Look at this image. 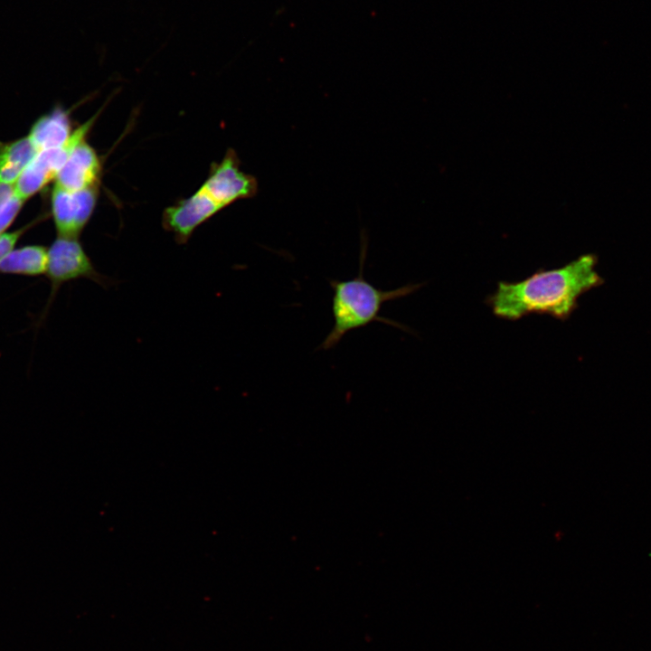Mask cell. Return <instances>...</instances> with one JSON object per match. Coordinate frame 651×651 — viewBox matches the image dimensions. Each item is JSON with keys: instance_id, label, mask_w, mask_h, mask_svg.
Listing matches in <instances>:
<instances>
[{"instance_id": "3", "label": "cell", "mask_w": 651, "mask_h": 651, "mask_svg": "<svg viewBox=\"0 0 651 651\" xmlns=\"http://www.w3.org/2000/svg\"><path fill=\"white\" fill-rule=\"evenodd\" d=\"M45 276L51 290L44 313H47L61 287L80 278L90 279L104 288L115 285V280L100 273L85 251L78 238L57 237L48 249Z\"/></svg>"}, {"instance_id": "2", "label": "cell", "mask_w": 651, "mask_h": 651, "mask_svg": "<svg viewBox=\"0 0 651 651\" xmlns=\"http://www.w3.org/2000/svg\"><path fill=\"white\" fill-rule=\"evenodd\" d=\"M365 245L361 252L358 275L347 280H330L333 290L331 331L318 346V350L335 348L349 332L367 326L373 322L384 323L402 330V325L380 316L384 303L392 301L418 290L421 284H408L392 290H382L372 285L363 277Z\"/></svg>"}, {"instance_id": "5", "label": "cell", "mask_w": 651, "mask_h": 651, "mask_svg": "<svg viewBox=\"0 0 651 651\" xmlns=\"http://www.w3.org/2000/svg\"><path fill=\"white\" fill-rule=\"evenodd\" d=\"M200 188L223 209L238 200L253 197L258 191V182L241 170L236 153L229 149L220 163L212 165Z\"/></svg>"}, {"instance_id": "10", "label": "cell", "mask_w": 651, "mask_h": 651, "mask_svg": "<svg viewBox=\"0 0 651 651\" xmlns=\"http://www.w3.org/2000/svg\"><path fill=\"white\" fill-rule=\"evenodd\" d=\"M48 249L42 245H26L13 249L0 260V273L38 277L45 275Z\"/></svg>"}, {"instance_id": "8", "label": "cell", "mask_w": 651, "mask_h": 651, "mask_svg": "<svg viewBox=\"0 0 651 651\" xmlns=\"http://www.w3.org/2000/svg\"><path fill=\"white\" fill-rule=\"evenodd\" d=\"M101 164L95 150L81 140L72 149L56 175L55 185L68 191L98 187Z\"/></svg>"}, {"instance_id": "11", "label": "cell", "mask_w": 651, "mask_h": 651, "mask_svg": "<svg viewBox=\"0 0 651 651\" xmlns=\"http://www.w3.org/2000/svg\"><path fill=\"white\" fill-rule=\"evenodd\" d=\"M39 151L28 137L0 146V182L14 184Z\"/></svg>"}, {"instance_id": "12", "label": "cell", "mask_w": 651, "mask_h": 651, "mask_svg": "<svg viewBox=\"0 0 651 651\" xmlns=\"http://www.w3.org/2000/svg\"><path fill=\"white\" fill-rule=\"evenodd\" d=\"M24 203L15 193L14 184L0 182V235L13 223Z\"/></svg>"}, {"instance_id": "1", "label": "cell", "mask_w": 651, "mask_h": 651, "mask_svg": "<svg viewBox=\"0 0 651 651\" xmlns=\"http://www.w3.org/2000/svg\"><path fill=\"white\" fill-rule=\"evenodd\" d=\"M597 263L596 255L583 254L558 269L540 268L519 281H499L485 302L502 319L536 314L565 321L578 307L580 297L603 283Z\"/></svg>"}, {"instance_id": "4", "label": "cell", "mask_w": 651, "mask_h": 651, "mask_svg": "<svg viewBox=\"0 0 651 651\" xmlns=\"http://www.w3.org/2000/svg\"><path fill=\"white\" fill-rule=\"evenodd\" d=\"M93 119H90L76 128L62 146L37 153L14 184L15 193L23 201L25 202L42 190L51 180L56 178L72 149L85 139L93 124Z\"/></svg>"}, {"instance_id": "6", "label": "cell", "mask_w": 651, "mask_h": 651, "mask_svg": "<svg viewBox=\"0 0 651 651\" xmlns=\"http://www.w3.org/2000/svg\"><path fill=\"white\" fill-rule=\"evenodd\" d=\"M98 187L68 191L54 185L52 213L59 237L78 238L91 217Z\"/></svg>"}, {"instance_id": "7", "label": "cell", "mask_w": 651, "mask_h": 651, "mask_svg": "<svg viewBox=\"0 0 651 651\" xmlns=\"http://www.w3.org/2000/svg\"><path fill=\"white\" fill-rule=\"evenodd\" d=\"M222 209L201 188L190 197L166 208L164 228L179 244L188 241L194 230Z\"/></svg>"}, {"instance_id": "13", "label": "cell", "mask_w": 651, "mask_h": 651, "mask_svg": "<svg viewBox=\"0 0 651 651\" xmlns=\"http://www.w3.org/2000/svg\"><path fill=\"white\" fill-rule=\"evenodd\" d=\"M29 226L20 228L12 232H5L0 235V260L13 249L18 242L22 235L27 231Z\"/></svg>"}, {"instance_id": "9", "label": "cell", "mask_w": 651, "mask_h": 651, "mask_svg": "<svg viewBox=\"0 0 651 651\" xmlns=\"http://www.w3.org/2000/svg\"><path fill=\"white\" fill-rule=\"evenodd\" d=\"M71 133L67 112L56 108L40 118L33 125L28 137L40 152L62 146L69 140Z\"/></svg>"}]
</instances>
